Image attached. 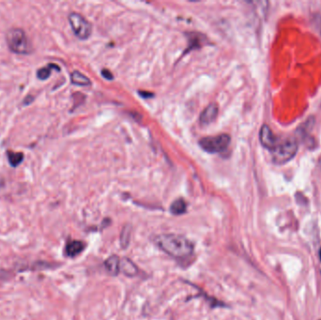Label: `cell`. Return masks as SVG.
Here are the masks:
<instances>
[{
  "label": "cell",
  "mask_w": 321,
  "mask_h": 320,
  "mask_svg": "<svg viewBox=\"0 0 321 320\" xmlns=\"http://www.w3.org/2000/svg\"><path fill=\"white\" fill-rule=\"evenodd\" d=\"M160 250L175 259L183 260L194 254L195 246L186 237L179 234H160L153 239Z\"/></svg>",
  "instance_id": "6da1fadb"
},
{
  "label": "cell",
  "mask_w": 321,
  "mask_h": 320,
  "mask_svg": "<svg viewBox=\"0 0 321 320\" xmlns=\"http://www.w3.org/2000/svg\"><path fill=\"white\" fill-rule=\"evenodd\" d=\"M6 41L9 49L14 54L29 55L33 51L27 33L22 29H10L6 34Z\"/></svg>",
  "instance_id": "7a4b0ae2"
},
{
  "label": "cell",
  "mask_w": 321,
  "mask_h": 320,
  "mask_svg": "<svg viewBox=\"0 0 321 320\" xmlns=\"http://www.w3.org/2000/svg\"><path fill=\"white\" fill-rule=\"evenodd\" d=\"M299 144L294 137H288L283 142H278L272 152V158L275 164L282 165L292 160L298 152Z\"/></svg>",
  "instance_id": "3957f363"
},
{
  "label": "cell",
  "mask_w": 321,
  "mask_h": 320,
  "mask_svg": "<svg viewBox=\"0 0 321 320\" xmlns=\"http://www.w3.org/2000/svg\"><path fill=\"white\" fill-rule=\"evenodd\" d=\"M230 136L224 133L217 136L204 137L199 141V145L208 153H221L227 151L230 145Z\"/></svg>",
  "instance_id": "277c9868"
},
{
  "label": "cell",
  "mask_w": 321,
  "mask_h": 320,
  "mask_svg": "<svg viewBox=\"0 0 321 320\" xmlns=\"http://www.w3.org/2000/svg\"><path fill=\"white\" fill-rule=\"evenodd\" d=\"M69 23L73 29L75 35L79 40H85L90 37L92 33L91 24L77 12H72L68 16Z\"/></svg>",
  "instance_id": "5b68a950"
},
{
  "label": "cell",
  "mask_w": 321,
  "mask_h": 320,
  "mask_svg": "<svg viewBox=\"0 0 321 320\" xmlns=\"http://www.w3.org/2000/svg\"><path fill=\"white\" fill-rule=\"evenodd\" d=\"M259 139L262 146L270 151H274L278 144V139L268 125H263L259 132Z\"/></svg>",
  "instance_id": "8992f818"
},
{
  "label": "cell",
  "mask_w": 321,
  "mask_h": 320,
  "mask_svg": "<svg viewBox=\"0 0 321 320\" xmlns=\"http://www.w3.org/2000/svg\"><path fill=\"white\" fill-rule=\"evenodd\" d=\"M218 116L217 104H211L201 113L199 117V122L202 125H208L213 122Z\"/></svg>",
  "instance_id": "52a82bcc"
},
{
  "label": "cell",
  "mask_w": 321,
  "mask_h": 320,
  "mask_svg": "<svg viewBox=\"0 0 321 320\" xmlns=\"http://www.w3.org/2000/svg\"><path fill=\"white\" fill-rule=\"evenodd\" d=\"M187 36H188V41H189V47L185 51V53H188L192 50L199 49L207 42V37H205L201 33L191 32L187 34Z\"/></svg>",
  "instance_id": "ba28073f"
},
{
  "label": "cell",
  "mask_w": 321,
  "mask_h": 320,
  "mask_svg": "<svg viewBox=\"0 0 321 320\" xmlns=\"http://www.w3.org/2000/svg\"><path fill=\"white\" fill-rule=\"evenodd\" d=\"M120 273L128 277H135L139 275V269L131 259L123 257L120 259Z\"/></svg>",
  "instance_id": "9c48e42d"
},
{
  "label": "cell",
  "mask_w": 321,
  "mask_h": 320,
  "mask_svg": "<svg viewBox=\"0 0 321 320\" xmlns=\"http://www.w3.org/2000/svg\"><path fill=\"white\" fill-rule=\"evenodd\" d=\"M120 259L118 255H111L104 261V269L110 275L117 276L120 273Z\"/></svg>",
  "instance_id": "30bf717a"
},
{
  "label": "cell",
  "mask_w": 321,
  "mask_h": 320,
  "mask_svg": "<svg viewBox=\"0 0 321 320\" xmlns=\"http://www.w3.org/2000/svg\"><path fill=\"white\" fill-rule=\"evenodd\" d=\"M85 242L81 240H71L69 241L65 247V254L69 257H76L85 250Z\"/></svg>",
  "instance_id": "8fae6325"
},
{
  "label": "cell",
  "mask_w": 321,
  "mask_h": 320,
  "mask_svg": "<svg viewBox=\"0 0 321 320\" xmlns=\"http://www.w3.org/2000/svg\"><path fill=\"white\" fill-rule=\"evenodd\" d=\"M187 210V204L183 198L175 200L170 206V212L173 215H182Z\"/></svg>",
  "instance_id": "7c38bea8"
},
{
  "label": "cell",
  "mask_w": 321,
  "mask_h": 320,
  "mask_svg": "<svg viewBox=\"0 0 321 320\" xmlns=\"http://www.w3.org/2000/svg\"><path fill=\"white\" fill-rule=\"evenodd\" d=\"M55 70L57 72H60V68L56 65V64H48L47 66L42 67L40 69H39L37 71V77H38L39 80L40 81H45L47 80L48 78L51 76V73L52 71Z\"/></svg>",
  "instance_id": "4fadbf2b"
},
{
  "label": "cell",
  "mask_w": 321,
  "mask_h": 320,
  "mask_svg": "<svg viewBox=\"0 0 321 320\" xmlns=\"http://www.w3.org/2000/svg\"><path fill=\"white\" fill-rule=\"evenodd\" d=\"M71 81L74 85H79V86H86V85H91L90 80L78 71H75L72 73Z\"/></svg>",
  "instance_id": "5bb4252c"
},
{
  "label": "cell",
  "mask_w": 321,
  "mask_h": 320,
  "mask_svg": "<svg viewBox=\"0 0 321 320\" xmlns=\"http://www.w3.org/2000/svg\"><path fill=\"white\" fill-rule=\"evenodd\" d=\"M131 236H132V226L129 224L123 226L121 233H120V245L122 249H127L131 242Z\"/></svg>",
  "instance_id": "9a60e30c"
},
{
  "label": "cell",
  "mask_w": 321,
  "mask_h": 320,
  "mask_svg": "<svg viewBox=\"0 0 321 320\" xmlns=\"http://www.w3.org/2000/svg\"><path fill=\"white\" fill-rule=\"evenodd\" d=\"M7 158L8 161L12 167H17L24 160V153L22 152H13V151H7Z\"/></svg>",
  "instance_id": "2e32d148"
},
{
  "label": "cell",
  "mask_w": 321,
  "mask_h": 320,
  "mask_svg": "<svg viewBox=\"0 0 321 320\" xmlns=\"http://www.w3.org/2000/svg\"><path fill=\"white\" fill-rule=\"evenodd\" d=\"M102 76H104V78L107 79V80H113L114 79V76L113 75H112V73H111L110 71L106 70V69H104V70L102 71Z\"/></svg>",
  "instance_id": "e0dca14e"
},
{
  "label": "cell",
  "mask_w": 321,
  "mask_h": 320,
  "mask_svg": "<svg viewBox=\"0 0 321 320\" xmlns=\"http://www.w3.org/2000/svg\"><path fill=\"white\" fill-rule=\"evenodd\" d=\"M34 100H35V97H34V96L29 95V96H27V97L25 98V100H24V102H23V105H24V106H28V105H29L31 103H33Z\"/></svg>",
  "instance_id": "ac0fdd59"
},
{
  "label": "cell",
  "mask_w": 321,
  "mask_h": 320,
  "mask_svg": "<svg viewBox=\"0 0 321 320\" xmlns=\"http://www.w3.org/2000/svg\"><path fill=\"white\" fill-rule=\"evenodd\" d=\"M139 95L144 99H150L151 97H153L154 94L151 92H148V91H139Z\"/></svg>",
  "instance_id": "d6986e66"
},
{
  "label": "cell",
  "mask_w": 321,
  "mask_h": 320,
  "mask_svg": "<svg viewBox=\"0 0 321 320\" xmlns=\"http://www.w3.org/2000/svg\"><path fill=\"white\" fill-rule=\"evenodd\" d=\"M319 255H320V260H321V248L320 249V253H319Z\"/></svg>",
  "instance_id": "ffe728a7"
}]
</instances>
